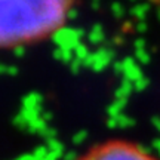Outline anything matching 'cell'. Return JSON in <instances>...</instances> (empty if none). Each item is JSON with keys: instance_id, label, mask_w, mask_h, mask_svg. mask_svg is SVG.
Here are the masks:
<instances>
[{"instance_id": "2", "label": "cell", "mask_w": 160, "mask_h": 160, "mask_svg": "<svg viewBox=\"0 0 160 160\" xmlns=\"http://www.w3.org/2000/svg\"><path fill=\"white\" fill-rule=\"evenodd\" d=\"M76 160H160V156L137 141L110 138L88 147Z\"/></svg>"}, {"instance_id": "1", "label": "cell", "mask_w": 160, "mask_h": 160, "mask_svg": "<svg viewBox=\"0 0 160 160\" xmlns=\"http://www.w3.org/2000/svg\"><path fill=\"white\" fill-rule=\"evenodd\" d=\"M77 0H0V51L52 39L67 25Z\"/></svg>"}]
</instances>
